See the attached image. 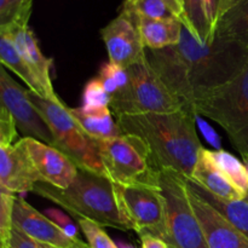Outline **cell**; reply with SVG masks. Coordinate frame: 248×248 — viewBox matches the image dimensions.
Segmentation results:
<instances>
[{
	"instance_id": "obj_1",
	"label": "cell",
	"mask_w": 248,
	"mask_h": 248,
	"mask_svg": "<svg viewBox=\"0 0 248 248\" xmlns=\"http://www.w3.org/2000/svg\"><path fill=\"white\" fill-rule=\"evenodd\" d=\"M145 57L165 84L189 108L200 94L222 86L248 62V50L215 36L200 43L186 26L177 45L147 50Z\"/></svg>"
},
{
	"instance_id": "obj_2",
	"label": "cell",
	"mask_w": 248,
	"mask_h": 248,
	"mask_svg": "<svg viewBox=\"0 0 248 248\" xmlns=\"http://www.w3.org/2000/svg\"><path fill=\"white\" fill-rule=\"evenodd\" d=\"M121 131L142 138L160 170L169 169L191 178L202 144L196 115L190 108L166 114L116 116Z\"/></svg>"
},
{
	"instance_id": "obj_3",
	"label": "cell",
	"mask_w": 248,
	"mask_h": 248,
	"mask_svg": "<svg viewBox=\"0 0 248 248\" xmlns=\"http://www.w3.org/2000/svg\"><path fill=\"white\" fill-rule=\"evenodd\" d=\"M31 193L56 203L77 219L84 218L103 228L128 230L116 202L113 182L106 176L79 169L67 189L40 182L34 186Z\"/></svg>"
},
{
	"instance_id": "obj_4",
	"label": "cell",
	"mask_w": 248,
	"mask_h": 248,
	"mask_svg": "<svg viewBox=\"0 0 248 248\" xmlns=\"http://www.w3.org/2000/svg\"><path fill=\"white\" fill-rule=\"evenodd\" d=\"M189 108L223 127L242 159L248 157V62L232 80L200 94Z\"/></svg>"
},
{
	"instance_id": "obj_5",
	"label": "cell",
	"mask_w": 248,
	"mask_h": 248,
	"mask_svg": "<svg viewBox=\"0 0 248 248\" xmlns=\"http://www.w3.org/2000/svg\"><path fill=\"white\" fill-rule=\"evenodd\" d=\"M128 85L111 97L110 108L116 116L174 113L186 108L153 69L147 57L127 68Z\"/></svg>"
},
{
	"instance_id": "obj_6",
	"label": "cell",
	"mask_w": 248,
	"mask_h": 248,
	"mask_svg": "<svg viewBox=\"0 0 248 248\" xmlns=\"http://www.w3.org/2000/svg\"><path fill=\"white\" fill-rule=\"evenodd\" d=\"M28 97L47 124L52 133L53 147L69 156L78 169L107 177L96 140L85 132L69 108L63 102L55 103L31 90H28Z\"/></svg>"
},
{
	"instance_id": "obj_7",
	"label": "cell",
	"mask_w": 248,
	"mask_h": 248,
	"mask_svg": "<svg viewBox=\"0 0 248 248\" xmlns=\"http://www.w3.org/2000/svg\"><path fill=\"white\" fill-rule=\"evenodd\" d=\"M96 143L107 177L113 183L160 186V169L142 138L124 133Z\"/></svg>"
},
{
	"instance_id": "obj_8",
	"label": "cell",
	"mask_w": 248,
	"mask_h": 248,
	"mask_svg": "<svg viewBox=\"0 0 248 248\" xmlns=\"http://www.w3.org/2000/svg\"><path fill=\"white\" fill-rule=\"evenodd\" d=\"M160 189L165 200V242L169 248H208L184 176L169 169L160 170Z\"/></svg>"
},
{
	"instance_id": "obj_9",
	"label": "cell",
	"mask_w": 248,
	"mask_h": 248,
	"mask_svg": "<svg viewBox=\"0 0 248 248\" xmlns=\"http://www.w3.org/2000/svg\"><path fill=\"white\" fill-rule=\"evenodd\" d=\"M116 202L128 230L140 236L154 235L166 239L165 200L160 186H121L113 183Z\"/></svg>"
},
{
	"instance_id": "obj_10",
	"label": "cell",
	"mask_w": 248,
	"mask_h": 248,
	"mask_svg": "<svg viewBox=\"0 0 248 248\" xmlns=\"http://www.w3.org/2000/svg\"><path fill=\"white\" fill-rule=\"evenodd\" d=\"M101 36L108 52L109 62L127 69L145 58L138 16L126 6H123L120 14L101 29Z\"/></svg>"
},
{
	"instance_id": "obj_11",
	"label": "cell",
	"mask_w": 248,
	"mask_h": 248,
	"mask_svg": "<svg viewBox=\"0 0 248 248\" xmlns=\"http://www.w3.org/2000/svg\"><path fill=\"white\" fill-rule=\"evenodd\" d=\"M0 99L14 116L18 131L24 137H31L53 145V137L47 124L28 97V89L19 86L14 78L10 77L6 68L0 69Z\"/></svg>"
},
{
	"instance_id": "obj_12",
	"label": "cell",
	"mask_w": 248,
	"mask_h": 248,
	"mask_svg": "<svg viewBox=\"0 0 248 248\" xmlns=\"http://www.w3.org/2000/svg\"><path fill=\"white\" fill-rule=\"evenodd\" d=\"M18 142L44 183L67 189L74 182L79 169L64 153L53 145L31 137H23Z\"/></svg>"
},
{
	"instance_id": "obj_13",
	"label": "cell",
	"mask_w": 248,
	"mask_h": 248,
	"mask_svg": "<svg viewBox=\"0 0 248 248\" xmlns=\"http://www.w3.org/2000/svg\"><path fill=\"white\" fill-rule=\"evenodd\" d=\"M12 224L39 244L58 248H90L81 240L68 236L50 218L35 210L23 198L15 200Z\"/></svg>"
},
{
	"instance_id": "obj_14",
	"label": "cell",
	"mask_w": 248,
	"mask_h": 248,
	"mask_svg": "<svg viewBox=\"0 0 248 248\" xmlns=\"http://www.w3.org/2000/svg\"><path fill=\"white\" fill-rule=\"evenodd\" d=\"M189 195L208 248H248L247 237L225 216L190 189Z\"/></svg>"
},
{
	"instance_id": "obj_15",
	"label": "cell",
	"mask_w": 248,
	"mask_h": 248,
	"mask_svg": "<svg viewBox=\"0 0 248 248\" xmlns=\"http://www.w3.org/2000/svg\"><path fill=\"white\" fill-rule=\"evenodd\" d=\"M40 182V176L18 140L11 145H0V190L28 193Z\"/></svg>"
},
{
	"instance_id": "obj_16",
	"label": "cell",
	"mask_w": 248,
	"mask_h": 248,
	"mask_svg": "<svg viewBox=\"0 0 248 248\" xmlns=\"http://www.w3.org/2000/svg\"><path fill=\"white\" fill-rule=\"evenodd\" d=\"M0 31H5L12 38L15 46L23 60L28 63L29 67L38 77L41 84L47 91L51 102L61 103L60 97L53 90L52 80H51V69H52V58H47L39 47L35 34L33 33L29 26H16L10 28H2Z\"/></svg>"
},
{
	"instance_id": "obj_17",
	"label": "cell",
	"mask_w": 248,
	"mask_h": 248,
	"mask_svg": "<svg viewBox=\"0 0 248 248\" xmlns=\"http://www.w3.org/2000/svg\"><path fill=\"white\" fill-rule=\"evenodd\" d=\"M201 186L212 193L217 198L227 201L245 200V195L237 190L229 182V179L219 171L217 166L213 164L207 154V149L202 148L199 155L198 162L193 171L191 178Z\"/></svg>"
},
{
	"instance_id": "obj_18",
	"label": "cell",
	"mask_w": 248,
	"mask_h": 248,
	"mask_svg": "<svg viewBox=\"0 0 248 248\" xmlns=\"http://www.w3.org/2000/svg\"><path fill=\"white\" fill-rule=\"evenodd\" d=\"M140 35L147 50H161L177 45L183 23L178 19H153L138 16Z\"/></svg>"
},
{
	"instance_id": "obj_19",
	"label": "cell",
	"mask_w": 248,
	"mask_h": 248,
	"mask_svg": "<svg viewBox=\"0 0 248 248\" xmlns=\"http://www.w3.org/2000/svg\"><path fill=\"white\" fill-rule=\"evenodd\" d=\"M0 62L2 67L14 72L27 85L28 90L50 101V97L44 85L34 74L28 63L19 55L11 36L5 31H0Z\"/></svg>"
},
{
	"instance_id": "obj_20",
	"label": "cell",
	"mask_w": 248,
	"mask_h": 248,
	"mask_svg": "<svg viewBox=\"0 0 248 248\" xmlns=\"http://www.w3.org/2000/svg\"><path fill=\"white\" fill-rule=\"evenodd\" d=\"M69 110L79 125L84 128L85 132L93 140H109L124 135L118 121L114 120L111 116L109 108L87 110L82 107H79V108H69Z\"/></svg>"
},
{
	"instance_id": "obj_21",
	"label": "cell",
	"mask_w": 248,
	"mask_h": 248,
	"mask_svg": "<svg viewBox=\"0 0 248 248\" xmlns=\"http://www.w3.org/2000/svg\"><path fill=\"white\" fill-rule=\"evenodd\" d=\"M216 36L248 50V0H234L220 18Z\"/></svg>"
},
{
	"instance_id": "obj_22",
	"label": "cell",
	"mask_w": 248,
	"mask_h": 248,
	"mask_svg": "<svg viewBox=\"0 0 248 248\" xmlns=\"http://www.w3.org/2000/svg\"><path fill=\"white\" fill-rule=\"evenodd\" d=\"M184 179H186L190 190H193L201 199L207 201L213 207L217 208L248 239V202L246 200H223V199L217 198L212 193L206 190L203 186H201L200 184H198L193 179L186 178V177H184Z\"/></svg>"
},
{
	"instance_id": "obj_23",
	"label": "cell",
	"mask_w": 248,
	"mask_h": 248,
	"mask_svg": "<svg viewBox=\"0 0 248 248\" xmlns=\"http://www.w3.org/2000/svg\"><path fill=\"white\" fill-rule=\"evenodd\" d=\"M124 6L137 16L153 19H178L183 23L182 0H125Z\"/></svg>"
},
{
	"instance_id": "obj_24",
	"label": "cell",
	"mask_w": 248,
	"mask_h": 248,
	"mask_svg": "<svg viewBox=\"0 0 248 248\" xmlns=\"http://www.w3.org/2000/svg\"><path fill=\"white\" fill-rule=\"evenodd\" d=\"M207 154L213 164L219 169V171L229 179L230 183L241 191L247 198L248 195V171L244 162L240 161L235 155L224 149L210 150Z\"/></svg>"
},
{
	"instance_id": "obj_25",
	"label": "cell",
	"mask_w": 248,
	"mask_h": 248,
	"mask_svg": "<svg viewBox=\"0 0 248 248\" xmlns=\"http://www.w3.org/2000/svg\"><path fill=\"white\" fill-rule=\"evenodd\" d=\"M182 2L184 12L183 26H186L200 43H212L215 38L211 33L206 17L203 0H182Z\"/></svg>"
},
{
	"instance_id": "obj_26",
	"label": "cell",
	"mask_w": 248,
	"mask_h": 248,
	"mask_svg": "<svg viewBox=\"0 0 248 248\" xmlns=\"http://www.w3.org/2000/svg\"><path fill=\"white\" fill-rule=\"evenodd\" d=\"M33 0H0V29L29 26Z\"/></svg>"
},
{
	"instance_id": "obj_27",
	"label": "cell",
	"mask_w": 248,
	"mask_h": 248,
	"mask_svg": "<svg viewBox=\"0 0 248 248\" xmlns=\"http://www.w3.org/2000/svg\"><path fill=\"white\" fill-rule=\"evenodd\" d=\"M98 78L101 79L106 91L111 97L118 93V92L123 91L128 85V81H130L127 69L113 62H109V61L101 65Z\"/></svg>"
},
{
	"instance_id": "obj_28",
	"label": "cell",
	"mask_w": 248,
	"mask_h": 248,
	"mask_svg": "<svg viewBox=\"0 0 248 248\" xmlns=\"http://www.w3.org/2000/svg\"><path fill=\"white\" fill-rule=\"evenodd\" d=\"M111 96L106 91L98 77L92 78L85 84L82 91V108L87 110L109 108Z\"/></svg>"
},
{
	"instance_id": "obj_29",
	"label": "cell",
	"mask_w": 248,
	"mask_h": 248,
	"mask_svg": "<svg viewBox=\"0 0 248 248\" xmlns=\"http://www.w3.org/2000/svg\"><path fill=\"white\" fill-rule=\"evenodd\" d=\"M77 220L90 248H119V245H116L104 232L103 227L84 218H78Z\"/></svg>"
},
{
	"instance_id": "obj_30",
	"label": "cell",
	"mask_w": 248,
	"mask_h": 248,
	"mask_svg": "<svg viewBox=\"0 0 248 248\" xmlns=\"http://www.w3.org/2000/svg\"><path fill=\"white\" fill-rule=\"evenodd\" d=\"M16 194L9 193L6 190H0V239L5 237L10 232L14 216V206L16 200Z\"/></svg>"
},
{
	"instance_id": "obj_31",
	"label": "cell",
	"mask_w": 248,
	"mask_h": 248,
	"mask_svg": "<svg viewBox=\"0 0 248 248\" xmlns=\"http://www.w3.org/2000/svg\"><path fill=\"white\" fill-rule=\"evenodd\" d=\"M232 2H234V0H203L206 17H207L213 38L216 36V29H217L220 18L229 10Z\"/></svg>"
},
{
	"instance_id": "obj_32",
	"label": "cell",
	"mask_w": 248,
	"mask_h": 248,
	"mask_svg": "<svg viewBox=\"0 0 248 248\" xmlns=\"http://www.w3.org/2000/svg\"><path fill=\"white\" fill-rule=\"evenodd\" d=\"M18 135V127L14 116L5 107L0 106V145L15 144Z\"/></svg>"
},
{
	"instance_id": "obj_33",
	"label": "cell",
	"mask_w": 248,
	"mask_h": 248,
	"mask_svg": "<svg viewBox=\"0 0 248 248\" xmlns=\"http://www.w3.org/2000/svg\"><path fill=\"white\" fill-rule=\"evenodd\" d=\"M44 215L47 218H50V219L52 220L63 232H65V234L68 235V236L75 240H80L77 224H75L74 220H73L69 216L65 215L64 212H62V211L58 210V208H47V210H45Z\"/></svg>"
},
{
	"instance_id": "obj_34",
	"label": "cell",
	"mask_w": 248,
	"mask_h": 248,
	"mask_svg": "<svg viewBox=\"0 0 248 248\" xmlns=\"http://www.w3.org/2000/svg\"><path fill=\"white\" fill-rule=\"evenodd\" d=\"M196 126H198V128L200 130V132L202 133L203 138H205V140L208 144L212 145L216 150L222 149V147H220V138L219 136H218L217 131H216L210 124L206 123V121L203 120L202 116L196 115Z\"/></svg>"
},
{
	"instance_id": "obj_35",
	"label": "cell",
	"mask_w": 248,
	"mask_h": 248,
	"mask_svg": "<svg viewBox=\"0 0 248 248\" xmlns=\"http://www.w3.org/2000/svg\"><path fill=\"white\" fill-rule=\"evenodd\" d=\"M140 245L142 248H169V245L164 240L150 234L140 236Z\"/></svg>"
},
{
	"instance_id": "obj_36",
	"label": "cell",
	"mask_w": 248,
	"mask_h": 248,
	"mask_svg": "<svg viewBox=\"0 0 248 248\" xmlns=\"http://www.w3.org/2000/svg\"><path fill=\"white\" fill-rule=\"evenodd\" d=\"M119 248H135L132 247L131 245H126V244H119Z\"/></svg>"
},
{
	"instance_id": "obj_37",
	"label": "cell",
	"mask_w": 248,
	"mask_h": 248,
	"mask_svg": "<svg viewBox=\"0 0 248 248\" xmlns=\"http://www.w3.org/2000/svg\"><path fill=\"white\" fill-rule=\"evenodd\" d=\"M40 248H58V247H53V246H50V245L40 244Z\"/></svg>"
},
{
	"instance_id": "obj_38",
	"label": "cell",
	"mask_w": 248,
	"mask_h": 248,
	"mask_svg": "<svg viewBox=\"0 0 248 248\" xmlns=\"http://www.w3.org/2000/svg\"><path fill=\"white\" fill-rule=\"evenodd\" d=\"M244 164H245V166H246V169H247V171H248V157H245V159H244Z\"/></svg>"
},
{
	"instance_id": "obj_39",
	"label": "cell",
	"mask_w": 248,
	"mask_h": 248,
	"mask_svg": "<svg viewBox=\"0 0 248 248\" xmlns=\"http://www.w3.org/2000/svg\"><path fill=\"white\" fill-rule=\"evenodd\" d=\"M245 200H246V201H247V202H248V195H247V198H246V199H245Z\"/></svg>"
}]
</instances>
